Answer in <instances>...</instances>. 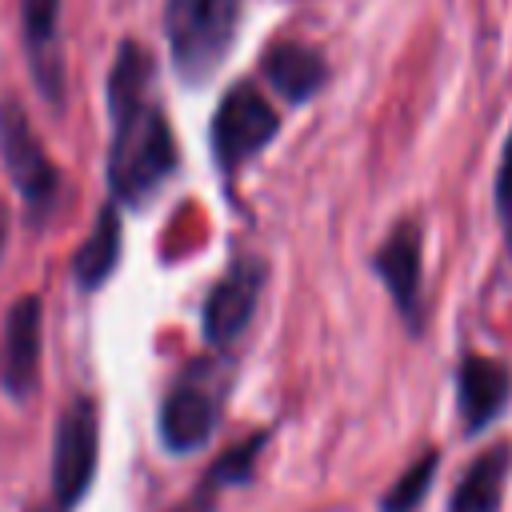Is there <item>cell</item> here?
Listing matches in <instances>:
<instances>
[{"label":"cell","instance_id":"obj_1","mask_svg":"<svg viewBox=\"0 0 512 512\" xmlns=\"http://www.w3.org/2000/svg\"><path fill=\"white\" fill-rule=\"evenodd\" d=\"M108 112V184L120 204L140 208L176 172V140L152 92V56L136 40H124L116 48L108 72Z\"/></svg>","mask_w":512,"mask_h":512},{"label":"cell","instance_id":"obj_2","mask_svg":"<svg viewBox=\"0 0 512 512\" xmlns=\"http://www.w3.org/2000/svg\"><path fill=\"white\" fill-rule=\"evenodd\" d=\"M240 20V0H168L164 36L176 72L188 84H204L228 56Z\"/></svg>","mask_w":512,"mask_h":512},{"label":"cell","instance_id":"obj_3","mask_svg":"<svg viewBox=\"0 0 512 512\" xmlns=\"http://www.w3.org/2000/svg\"><path fill=\"white\" fill-rule=\"evenodd\" d=\"M224 392H228V368L220 360H196L188 364L164 404H160V440L168 452H196L208 444V436L220 424V408H224Z\"/></svg>","mask_w":512,"mask_h":512},{"label":"cell","instance_id":"obj_4","mask_svg":"<svg viewBox=\"0 0 512 512\" xmlns=\"http://www.w3.org/2000/svg\"><path fill=\"white\" fill-rule=\"evenodd\" d=\"M0 160H4L12 188L20 192V200L28 208V220H44V212L56 204L60 176H56L24 104L12 96L0 100Z\"/></svg>","mask_w":512,"mask_h":512},{"label":"cell","instance_id":"obj_5","mask_svg":"<svg viewBox=\"0 0 512 512\" xmlns=\"http://www.w3.org/2000/svg\"><path fill=\"white\" fill-rule=\"evenodd\" d=\"M96 456H100V408L92 396H76L60 412L52 440V496L60 512L84 500L96 476Z\"/></svg>","mask_w":512,"mask_h":512},{"label":"cell","instance_id":"obj_6","mask_svg":"<svg viewBox=\"0 0 512 512\" xmlns=\"http://www.w3.org/2000/svg\"><path fill=\"white\" fill-rule=\"evenodd\" d=\"M276 112L256 84H232L212 116V156L224 172L244 168L276 136Z\"/></svg>","mask_w":512,"mask_h":512},{"label":"cell","instance_id":"obj_7","mask_svg":"<svg viewBox=\"0 0 512 512\" xmlns=\"http://www.w3.org/2000/svg\"><path fill=\"white\" fill-rule=\"evenodd\" d=\"M264 280H268V264L256 260V256H236L232 268L212 284L208 300H204V312H200V324H204V340L224 352L236 344V336L248 328L256 304H260V292H264Z\"/></svg>","mask_w":512,"mask_h":512},{"label":"cell","instance_id":"obj_8","mask_svg":"<svg viewBox=\"0 0 512 512\" xmlns=\"http://www.w3.org/2000/svg\"><path fill=\"white\" fill-rule=\"evenodd\" d=\"M376 276L384 280L396 312L420 328V272H424V240H420V224L416 220H396V228L388 232V240L376 248L372 256Z\"/></svg>","mask_w":512,"mask_h":512},{"label":"cell","instance_id":"obj_9","mask_svg":"<svg viewBox=\"0 0 512 512\" xmlns=\"http://www.w3.org/2000/svg\"><path fill=\"white\" fill-rule=\"evenodd\" d=\"M40 296H20L8 308L0 340V384L12 400H28L40 380Z\"/></svg>","mask_w":512,"mask_h":512},{"label":"cell","instance_id":"obj_10","mask_svg":"<svg viewBox=\"0 0 512 512\" xmlns=\"http://www.w3.org/2000/svg\"><path fill=\"white\" fill-rule=\"evenodd\" d=\"M24 52L40 96L60 108L64 104V52H60V0H20Z\"/></svg>","mask_w":512,"mask_h":512},{"label":"cell","instance_id":"obj_11","mask_svg":"<svg viewBox=\"0 0 512 512\" xmlns=\"http://www.w3.org/2000/svg\"><path fill=\"white\" fill-rule=\"evenodd\" d=\"M508 392H512V376L500 360L476 356V352H468L460 360V368H456V404H460V420H464L468 432L488 428L504 412Z\"/></svg>","mask_w":512,"mask_h":512},{"label":"cell","instance_id":"obj_12","mask_svg":"<svg viewBox=\"0 0 512 512\" xmlns=\"http://www.w3.org/2000/svg\"><path fill=\"white\" fill-rule=\"evenodd\" d=\"M260 68H264L268 84H272L284 100H292V104L312 100V96L328 84V64H324V56H320L312 44H300V40H276V44L260 56Z\"/></svg>","mask_w":512,"mask_h":512},{"label":"cell","instance_id":"obj_13","mask_svg":"<svg viewBox=\"0 0 512 512\" xmlns=\"http://www.w3.org/2000/svg\"><path fill=\"white\" fill-rule=\"evenodd\" d=\"M508 476H512V444L508 440H496L456 480L452 500H448V512H500Z\"/></svg>","mask_w":512,"mask_h":512},{"label":"cell","instance_id":"obj_14","mask_svg":"<svg viewBox=\"0 0 512 512\" xmlns=\"http://www.w3.org/2000/svg\"><path fill=\"white\" fill-rule=\"evenodd\" d=\"M116 264H120V212L116 204H104L92 232L72 252V276L84 292H96L116 272Z\"/></svg>","mask_w":512,"mask_h":512},{"label":"cell","instance_id":"obj_15","mask_svg":"<svg viewBox=\"0 0 512 512\" xmlns=\"http://www.w3.org/2000/svg\"><path fill=\"white\" fill-rule=\"evenodd\" d=\"M436 464H440V452H424L384 496V512H416L420 500L428 496L432 480H436Z\"/></svg>","mask_w":512,"mask_h":512},{"label":"cell","instance_id":"obj_16","mask_svg":"<svg viewBox=\"0 0 512 512\" xmlns=\"http://www.w3.org/2000/svg\"><path fill=\"white\" fill-rule=\"evenodd\" d=\"M496 208L504 212V220L512 216V132L504 140V156H500V172H496Z\"/></svg>","mask_w":512,"mask_h":512},{"label":"cell","instance_id":"obj_17","mask_svg":"<svg viewBox=\"0 0 512 512\" xmlns=\"http://www.w3.org/2000/svg\"><path fill=\"white\" fill-rule=\"evenodd\" d=\"M220 484H224V480H220L216 472H208V476H204V484L196 488V496H192L188 504H180V508H172V512H204V508L212 504V496H216V488H220Z\"/></svg>","mask_w":512,"mask_h":512},{"label":"cell","instance_id":"obj_18","mask_svg":"<svg viewBox=\"0 0 512 512\" xmlns=\"http://www.w3.org/2000/svg\"><path fill=\"white\" fill-rule=\"evenodd\" d=\"M4 240H8V208H0V252H4Z\"/></svg>","mask_w":512,"mask_h":512},{"label":"cell","instance_id":"obj_19","mask_svg":"<svg viewBox=\"0 0 512 512\" xmlns=\"http://www.w3.org/2000/svg\"><path fill=\"white\" fill-rule=\"evenodd\" d=\"M508 248H512V216H508Z\"/></svg>","mask_w":512,"mask_h":512}]
</instances>
